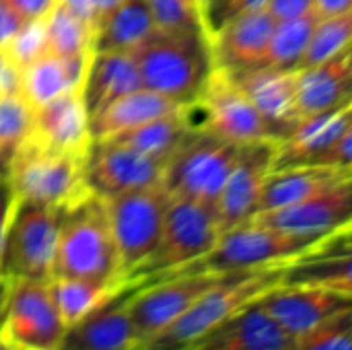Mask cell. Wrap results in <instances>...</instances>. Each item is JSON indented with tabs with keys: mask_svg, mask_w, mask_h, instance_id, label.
Wrapping results in <instances>:
<instances>
[{
	"mask_svg": "<svg viewBox=\"0 0 352 350\" xmlns=\"http://www.w3.org/2000/svg\"><path fill=\"white\" fill-rule=\"evenodd\" d=\"M130 54L136 62L142 87L179 105L194 103L214 70L206 33L155 29Z\"/></svg>",
	"mask_w": 352,
	"mask_h": 350,
	"instance_id": "obj_1",
	"label": "cell"
},
{
	"mask_svg": "<svg viewBox=\"0 0 352 350\" xmlns=\"http://www.w3.org/2000/svg\"><path fill=\"white\" fill-rule=\"evenodd\" d=\"M289 262L243 272H225L204 291L173 324L142 342L136 350H182L198 336L229 320L241 309L258 303L268 291L283 285Z\"/></svg>",
	"mask_w": 352,
	"mask_h": 350,
	"instance_id": "obj_2",
	"label": "cell"
},
{
	"mask_svg": "<svg viewBox=\"0 0 352 350\" xmlns=\"http://www.w3.org/2000/svg\"><path fill=\"white\" fill-rule=\"evenodd\" d=\"M56 276L124 285L103 198L89 194L66 208L52 264Z\"/></svg>",
	"mask_w": 352,
	"mask_h": 350,
	"instance_id": "obj_3",
	"label": "cell"
},
{
	"mask_svg": "<svg viewBox=\"0 0 352 350\" xmlns=\"http://www.w3.org/2000/svg\"><path fill=\"white\" fill-rule=\"evenodd\" d=\"M219 237L221 231L212 208L171 198L153 254L126 278V285L142 287L194 264L214 248Z\"/></svg>",
	"mask_w": 352,
	"mask_h": 350,
	"instance_id": "obj_4",
	"label": "cell"
},
{
	"mask_svg": "<svg viewBox=\"0 0 352 350\" xmlns=\"http://www.w3.org/2000/svg\"><path fill=\"white\" fill-rule=\"evenodd\" d=\"M241 146L196 128L167 161L161 186L169 198L192 200L214 210Z\"/></svg>",
	"mask_w": 352,
	"mask_h": 350,
	"instance_id": "obj_5",
	"label": "cell"
},
{
	"mask_svg": "<svg viewBox=\"0 0 352 350\" xmlns=\"http://www.w3.org/2000/svg\"><path fill=\"white\" fill-rule=\"evenodd\" d=\"M322 239L324 237L293 235L287 231H278L274 227L260 225L256 221H248L243 225H237L221 233L219 241L206 256H202L194 264L169 276L198 274V272L225 274V272H243V270L285 264V262L295 260L297 256H301L303 252H307Z\"/></svg>",
	"mask_w": 352,
	"mask_h": 350,
	"instance_id": "obj_6",
	"label": "cell"
},
{
	"mask_svg": "<svg viewBox=\"0 0 352 350\" xmlns=\"http://www.w3.org/2000/svg\"><path fill=\"white\" fill-rule=\"evenodd\" d=\"M64 212L16 198L0 245V274L8 281H50Z\"/></svg>",
	"mask_w": 352,
	"mask_h": 350,
	"instance_id": "obj_7",
	"label": "cell"
},
{
	"mask_svg": "<svg viewBox=\"0 0 352 350\" xmlns=\"http://www.w3.org/2000/svg\"><path fill=\"white\" fill-rule=\"evenodd\" d=\"M8 182L19 200L60 208L91 194L85 186V157L50 151L29 138L12 159Z\"/></svg>",
	"mask_w": 352,
	"mask_h": 350,
	"instance_id": "obj_8",
	"label": "cell"
},
{
	"mask_svg": "<svg viewBox=\"0 0 352 350\" xmlns=\"http://www.w3.org/2000/svg\"><path fill=\"white\" fill-rule=\"evenodd\" d=\"M103 202L118 252L120 276L126 285V278L153 254L171 198L161 184H155L103 198Z\"/></svg>",
	"mask_w": 352,
	"mask_h": 350,
	"instance_id": "obj_9",
	"label": "cell"
},
{
	"mask_svg": "<svg viewBox=\"0 0 352 350\" xmlns=\"http://www.w3.org/2000/svg\"><path fill=\"white\" fill-rule=\"evenodd\" d=\"M352 103L303 118L278 142L274 167H330L351 171Z\"/></svg>",
	"mask_w": 352,
	"mask_h": 350,
	"instance_id": "obj_10",
	"label": "cell"
},
{
	"mask_svg": "<svg viewBox=\"0 0 352 350\" xmlns=\"http://www.w3.org/2000/svg\"><path fill=\"white\" fill-rule=\"evenodd\" d=\"M50 281H12L0 344L6 350H56L64 334Z\"/></svg>",
	"mask_w": 352,
	"mask_h": 350,
	"instance_id": "obj_11",
	"label": "cell"
},
{
	"mask_svg": "<svg viewBox=\"0 0 352 350\" xmlns=\"http://www.w3.org/2000/svg\"><path fill=\"white\" fill-rule=\"evenodd\" d=\"M223 274L212 272L175 274L134 287L128 299V311L136 336V349L173 324Z\"/></svg>",
	"mask_w": 352,
	"mask_h": 350,
	"instance_id": "obj_12",
	"label": "cell"
},
{
	"mask_svg": "<svg viewBox=\"0 0 352 350\" xmlns=\"http://www.w3.org/2000/svg\"><path fill=\"white\" fill-rule=\"evenodd\" d=\"M192 105L202 118L198 128H204L223 140L235 144L274 140L258 109L223 70H212Z\"/></svg>",
	"mask_w": 352,
	"mask_h": 350,
	"instance_id": "obj_13",
	"label": "cell"
},
{
	"mask_svg": "<svg viewBox=\"0 0 352 350\" xmlns=\"http://www.w3.org/2000/svg\"><path fill=\"white\" fill-rule=\"evenodd\" d=\"M165 165L124 144L109 140L91 142L85 157V186L93 196L111 198L161 184Z\"/></svg>",
	"mask_w": 352,
	"mask_h": 350,
	"instance_id": "obj_14",
	"label": "cell"
},
{
	"mask_svg": "<svg viewBox=\"0 0 352 350\" xmlns=\"http://www.w3.org/2000/svg\"><path fill=\"white\" fill-rule=\"evenodd\" d=\"M260 305L289 338H299L351 311L352 295L311 285H278Z\"/></svg>",
	"mask_w": 352,
	"mask_h": 350,
	"instance_id": "obj_15",
	"label": "cell"
},
{
	"mask_svg": "<svg viewBox=\"0 0 352 350\" xmlns=\"http://www.w3.org/2000/svg\"><path fill=\"white\" fill-rule=\"evenodd\" d=\"M276 149V140H258L241 146L214 206L221 233L248 223L258 212L260 194L274 167Z\"/></svg>",
	"mask_w": 352,
	"mask_h": 350,
	"instance_id": "obj_16",
	"label": "cell"
},
{
	"mask_svg": "<svg viewBox=\"0 0 352 350\" xmlns=\"http://www.w3.org/2000/svg\"><path fill=\"white\" fill-rule=\"evenodd\" d=\"M352 219V182L338 188L320 192L291 206L276 210H264L254 215L250 221H256L278 231L305 237H326L340 229L351 227Z\"/></svg>",
	"mask_w": 352,
	"mask_h": 350,
	"instance_id": "obj_17",
	"label": "cell"
},
{
	"mask_svg": "<svg viewBox=\"0 0 352 350\" xmlns=\"http://www.w3.org/2000/svg\"><path fill=\"white\" fill-rule=\"evenodd\" d=\"M227 74L258 109L276 142L285 140L301 122V113L297 107L295 72H285L262 64Z\"/></svg>",
	"mask_w": 352,
	"mask_h": 350,
	"instance_id": "obj_18",
	"label": "cell"
},
{
	"mask_svg": "<svg viewBox=\"0 0 352 350\" xmlns=\"http://www.w3.org/2000/svg\"><path fill=\"white\" fill-rule=\"evenodd\" d=\"M276 19L262 6L237 12L208 39L217 70L235 72L266 64V54Z\"/></svg>",
	"mask_w": 352,
	"mask_h": 350,
	"instance_id": "obj_19",
	"label": "cell"
},
{
	"mask_svg": "<svg viewBox=\"0 0 352 350\" xmlns=\"http://www.w3.org/2000/svg\"><path fill=\"white\" fill-rule=\"evenodd\" d=\"M134 287L64 328L56 350H134L136 336L128 311V299Z\"/></svg>",
	"mask_w": 352,
	"mask_h": 350,
	"instance_id": "obj_20",
	"label": "cell"
},
{
	"mask_svg": "<svg viewBox=\"0 0 352 350\" xmlns=\"http://www.w3.org/2000/svg\"><path fill=\"white\" fill-rule=\"evenodd\" d=\"M29 140L50 151L87 157L91 136L80 91L64 93L47 101L45 105L33 109Z\"/></svg>",
	"mask_w": 352,
	"mask_h": 350,
	"instance_id": "obj_21",
	"label": "cell"
},
{
	"mask_svg": "<svg viewBox=\"0 0 352 350\" xmlns=\"http://www.w3.org/2000/svg\"><path fill=\"white\" fill-rule=\"evenodd\" d=\"M283 285H311L352 295L351 227L340 229L289 262Z\"/></svg>",
	"mask_w": 352,
	"mask_h": 350,
	"instance_id": "obj_22",
	"label": "cell"
},
{
	"mask_svg": "<svg viewBox=\"0 0 352 350\" xmlns=\"http://www.w3.org/2000/svg\"><path fill=\"white\" fill-rule=\"evenodd\" d=\"M291 338L258 301L217 324L182 350H285Z\"/></svg>",
	"mask_w": 352,
	"mask_h": 350,
	"instance_id": "obj_23",
	"label": "cell"
},
{
	"mask_svg": "<svg viewBox=\"0 0 352 350\" xmlns=\"http://www.w3.org/2000/svg\"><path fill=\"white\" fill-rule=\"evenodd\" d=\"M295 91L301 120L352 101L351 47L318 66L297 70Z\"/></svg>",
	"mask_w": 352,
	"mask_h": 350,
	"instance_id": "obj_24",
	"label": "cell"
},
{
	"mask_svg": "<svg viewBox=\"0 0 352 350\" xmlns=\"http://www.w3.org/2000/svg\"><path fill=\"white\" fill-rule=\"evenodd\" d=\"M142 87L136 62L126 52H97L89 56L80 83V99L87 118H93L111 101Z\"/></svg>",
	"mask_w": 352,
	"mask_h": 350,
	"instance_id": "obj_25",
	"label": "cell"
},
{
	"mask_svg": "<svg viewBox=\"0 0 352 350\" xmlns=\"http://www.w3.org/2000/svg\"><path fill=\"white\" fill-rule=\"evenodd\" d=\"M182 107H186V105H179L177 101H173L169 97H163L151 89L140 87V89L111 101L99 113L89 118L91 142H99V140L111 138L116 134L128 132V130L138 128L151 120L175 113Z\"/></svg>",
	"mask_w": 352,
	"mask_h": 350,
	"instance_id": "obj_26",
	"label": "cell"
},
{
	"mask_svg": "<svg viewBox=\"0 0 352 350\" xmlns=\"http://www.w3.org/2000/svg\"><path fill=\"white\" fill-rule=\"evenodd\" d=\"M346 182H352V173L344 169H330V167L272 169L264 182L258 202V212L291 206L320 192L338 188Z\"/></svg>",
	"mask_w": 352,
	"mask_h": 350,
	"instance_id": "obj_27",
	"label": "cell"
},
{
	"mask_svg": "<svg viewBox=\"0 0 352 350\" xmlns=\"http://www.w3.org/2000/svg\"><path fill=\"white\" fill-rule=\"evenodd\" d=\"M89 58H60L56 54H41L37 60L21 70V95L31 109L45 105L47 101L80 91Z\"/></svg>",
	"mask_w": 352,
	"mask_h": 350,
	"instance_id": "obj_28",
	"label": "cell"
},
{
	"mask_svg": "<svg viewBox=\"0 0 352 350\" xmlns=\"http://www.w3.org/2000/svg\"><path fill=\"white\" fill-rule=\"evenodd\" d=\"M157 27L146 0H124L93 29L91 54L97 52L130 54Z\"/></svg>",
	"mask_w": 352,
	"mask_h": 350,
	"instance_id": "obj_29",
	"label": "cell"
},
{
	"mask_svg": "<svg viewBox=\"0 0 352 350\" xmlns=\"http://www.w3.org/2000/svg\"><path fill=\"white\" fill-rule=\"evenodd\" d=\"M194 128H192V120H190L188 105H186L175 113L151 120L138 128H132L128 132L116 134V136L105 138V140L130 146L134 151H140L153 159L167 163L171 159V155L175 153V149L184 142V138Z\"/></svg>",
	"mask_w": 352,
	"mask_h": 350,
	"instance_id": "obj_30",
	"label": "cell"
},
{
	"mask_svg": "<svg viewBox=\"0 0 352 350\" xmlns=\"http://www.w3.org/2000/svg\"><path fill=\"white\" fill-rule=\"evenodd\" d=\"M126 287L128 285L97 283L87 278H50V291L64 326L82 320L85 316L120 295Z\"/></svg>",
	"mask_w": 352,
	"mask_h": 350,
	"instance_id": "obj_31",
	"label": "cell"
},
{
	"mask_svg": "<svg viewBox=\"0 0 352 350\" xmlns=\"http://www.w3.org/2000/svg\"><path fill=\"white\" fill-rule=\"evenodd\" d=\"M318 19L320 14L309 10L293 19L276 21L266 54V64L285 72H297Z\"/></svg>",
	"mask_w": 352,
	"mask_h": 350,
	"instance_id": "obj_32",
	"label": "cell"
},
{
	"mask_svg": "<svg viewBox=\"0 0 352 350\" xmlns=\"http://www.w3.org/2000/svg\"><path fill=\"white\" fill-rule=\"evenodd\" d=\"M93 31L72 14L64 4L56 2L45 17V43L47 52L60 58H89Z\"/></svg>",
	"mask_w": 352,
	"mask_h": 350,
	"instance_id": "obj_33",
	"label": "cell"
},
{
	"mask_svg": "<svg viewBox=\"0 0 352 350\" xmlns=\"http://www.w3.org/2000/svg\"><path fill=\"white\" fill-rule=\"evenodd\" d=\"M33 109L21 93L0 95V177L8 179L12 159L29 138Z\"/></svg>",
	"mask_w": 352,
	"mask_h": 350,
	"instance_id": "obj_34",
	"label": "cell"
},
{
	"mask_svg": "<svg viewBox=\"0 0 352 350\" xmlns=\"http://www.w3.org/2000/svg\"><path fill=\"white\" fill-rule=\"evenodd\" d=\"M352 37V12H342L334 17H320L314 33L309 37L307 50L301 60V68L318 66L334 56H338L342 50L351 47Z\"/></svg>",
	"mask_w": 352,
	"mask_h": 350,
	"instance_id": "obj_35",
	"label": "cell"
},
{
	"mask_svg": "<svg viewBox=\"0 0 352 350\" xmlns=\"http://www.w3.org/2000/svg\"><path fill=\"white\" fill-rule=\"evenodd\" d=\"M146 4L159 31L206 33L200 0H146Z\"/></svg>",
	"mask_w": 352,
	"mask_h": 350,
	"instance_id": "obj_36",
	"label": "cell"
},
{
	"mask_svg": "<svg viewBox=\"0 0 352 350\" xmlns=\"http://www.w3.org/2000/svg\"><path fill=\"white\" fill-rule=\"evenodd\" d=\"M285 350H352V309L299 338H291Z\"/></svg>",
	"mask_w": 352,
	"mask_h": 350,
	"instance_id": "obj_37",
	"label": "cell"
},
{
	"mask_svg": "<svg viewBox=\"0 0 352 350\" xmlns=\"http://www.w3.org/2000/svg\"><path fill=\"white\" fill-rule=\"evenodd\" d=\"M4 56L12 62V66L21 72L27 64L37 60L41 54L47 52L45 43V19L29 21L23 25V29L8 41V45L2 50Z\"/></svg>",
	"mask_w": 352,
	"mask_h": 350,
	"instance_id": "obj_38",
	"label": "cell"
},
{
	"mask_svg": "<svg viewBox=\"0 0 352 350\" xmlns=\"http://www.w3.org/2000/svg\"><path fill=\"white\" fill-rule=\"evenodd\" d=\"M233 4H235V0H200L202 21H204V29H206L208 37L225 23Z\"/></svg>",
	"mask_w": 352,
	"mask_h": 350,
	"instance_id": "obj_39",
	"label": "cell"
},
{
	"mask_svg": "<svg viewBox=\"0 0 352 350\" xmlns=\"http://www.w3.org/2000/svg\"><path fill=\"white\" fill-rule=\"evenodd\" d=\"M264 8L276 21H285L314 10V0H268Z\"/></svg>",
	"mask_w": 352,
	"mask_h": 350,
	"instance_id": "obj_40",
	"label": "cell"
},
{
	"mask_svg": "<svg viewBox=\"0 0 352 350\" xmlns=\"http://www.w3.org/2000/svg\"><path fill=\"white\" fill-rule=\"evenodd\" d=\"M25 23L27 21H23L6 0H0V50L8 45V41L23 29Z\"/></svg>",
	"mask_w": 352,
	"mask_h": 350,
	"instance_id": "obj_41",
	"label": "cell"
},
{
	"mask_svg": "<svg viewBox=\"0 0 352 350\" xmlns=\"http://www.w3.org/2000/svg\"><path fill=\"white\" fill-rule=\"evenodd\" d=\"M14 12L23 19V21H39V19H45L47 12L54 8V4L58 0H6Z\"/></svg>",
	"mask_w": 352,
	"mask_h": 350,
	"instance_id": "obj_42",
	"label": "cell"
},
{
	"mask_svg": "<svg viewBox=\"0 0 352 350\" xmlns=\"http://www.w3.org/2000/svg\"><path fill=\"white\" fill-rule=\"evenodd\" d=\"M21 93V72L0 50V95Z\"/></svg>",
	"mask_w": 352,
	"mask_h": 350,
	"instance_id": "obj_43",
	"label": "cell"
},
{
	"mask_svg": "<svg viewBox=\"0 0 352 350\" xmlns=\"http://www.w3.org/2000/svg\"><path fill=\"white\" fill-rule=\"evenodd\" d=\"M14 202H16V196L10 188V182L6 177H0V245H2V237H4L10 212L14 208Z\"/></svg>",
	"mask_w": 352,
	"mask_h": 350,
	"instance_id": "obj_44",
	"label": "cell"
},
{
	"mask_svg": "<svg viewBox=\"0 0 352 350\" xmlns=\"http://www.w3.org/2000/svg\"><path fill=\"white\" fill-rule=\"evenodd\" d=\"M352 0H314V10L320 17H334L351 10Z\"/></svg>",
	"mask_w": 352,
	"mask_h": 350,
	"instance_id": "obj_45",
	"label": "cell"
},
{
	"mask_svg": "<svg viewBox=\"0 0 352 350\" xmlns=\"http://www.w3.org/2000/svg\"><path fill=\"white\" fill-rule=\"evenodd\" d=\"M124 0H91V27L95 29Z\"/></svg>",
	"mask_w": 352,
	"mask_h": 350,
	"instance_id": "obj_46",
	"label": "cell"
},
{
	"mask_svg": "<svg viewBox=\"0 0 352 350\" xmlns=\"http://www.w3.org/2000/svg\"><path fill=\"white\" fill-rule=\"evenodd\" d=\"M60 4H64L72 14H76L80 21H85L91 27V0H58ZM93 31V27H91Z\"/></svg>",
	"mask_w": 352,
	"mask_h": 350,
	"instance_id": "obj_47",
	"label": "cell"
},
{
	"mask_svg": "<svg viewBox=\"0 0 352 350\" xmlns=\"http://www.w3.org/2000/svg\"><path fill=\"white\" fill-rule=\"evenodd\" d=\"M266 2H268V0H235V4L231 6V10H229V14H227L225 21H229V19L235 17L237 12L252 10V8H262V6H266Z\"/></svg>",
	"mask_w": 352,
	"mask_h": 350,
	"instance_id": "obj_48",
	"label": "cell"
},
{
	"mask_svg": "<svg viewBox=\"0 0 352 350\" xmlns=\"http://www.w3.org/2000/svg\"><path fill=\"white\" fill-rule=\"evenodd\" d=\"M10 285H12V281H8L6 276L0 274V326H2L4 314H6V303H8V295H10Z\"/></svg>",
	"mask_w": 352,
	"mask_h": 350,
	"instance_id": "obj_49",
	"label": "cell"
},
{
	"mask_svg": "<svg viewBox=\"0 0 352 350\" xmlns=\"http://www.w3.org/2000/svg\"><path fill=\"white\" fill-rule=\"evenodd\" d=\"M0 350H6V349H4V347H2V344H0Z\"/></svg>",
	"mask_w": 352,
	"mask_h": 350,
	"instance_id": "obj_50",
	"label": "cell"
}]
</instances>
